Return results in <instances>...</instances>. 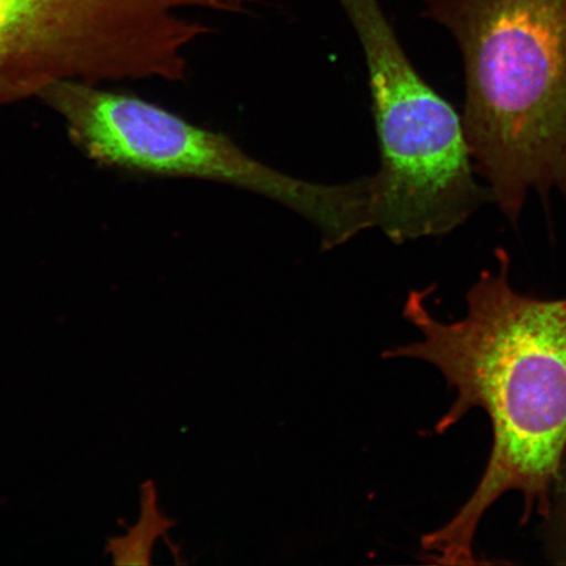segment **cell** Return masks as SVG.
I'll list each match as a JSON object with an SVG mask.
<instances>
[{
    "mask_svg": "<svg viewBox=\"0 0 566 566\" xmlns=\"http://www.w3.org/2000/svg\"><path fill=\"white\" fill-rule=\"evenodd\" d=\"M457 41L480 179L512 226L531 195L566 207V0H423Z\"/></svg>",
    "mask_w": 566,
    "mask_h": 566,
    "instance_id": "obj_2",
    "label": "cell"
},
{
    "mask_svg": "<svg viewBox=\"0 0 566 566\" xmlns=\"http://www.w3.org/2000/svg\"><path fill=\"white\" fill-rule=\"evenodd\" d=\"M254 0H0V70L116 60L132 74L182 80L186 49L210 28L181 15L242 13Z\"/></svg>",
    "mask_w": 566,
    "mask_h": 566,
    "instance_id": "obj_5",
    "label": "cell"
},
{
    "mask_svg": "<svg viewBox=\"0 0 566 566\" xmlns=\"http://www.w3.org/2000/svg\"><path fill=\"white\" fill-rule=\"evenodd\" d=\"M363 48L379 146L373 229L396 244L442 238L485 203L462 112L423 80L379 0H338Z\"/></svg>",
    "mask_w": 566,
    "mask_h": 566,
    "instance_id": "obj_3",
    "label": "cell"
},
{
    "mask_svg": "<svg viewBox=\"0 0 566 566\" xmlns=\"http://www.w3.org/2000/svg\"><path fill=\"white\" fill-rule=\"evenodd\" d=\"M497 260V271L481 273L467 293L460 321H437L423 306L424 293H410L405 317L423 339L384 353L433 365L455 389L438 434L478 408L492 424L491 457L476 490L449 523L422 537L431 564H479L476 531L502 495L522 494L523 522L534 513L549 516L566 459V298L520 293L504 248Z\"/></svg>",
    "mask_w": 566,
    "mask_h": 566,
    "instance_id": "obj_1",
    "label": "cell"
},
{
    "mask_svg": "<svg viewBox=\"0 0 566 566\" xmlns=\"http://www.w3.org/2000/svg\"><path fill=\"white\" fill-rule=\"evenodd\" d=\"M69 117L96 158L137 171L224 184L266 198L314 226L324 251L370 228L364 179L322 184L265 165L223 133L138 97L75 92Z\"/></svg>",
    "mask_w": 566,
    "mask_h": 566,
    "instance_id": "obj_4",
    "label": "cell"
},
{
    "mask_svg": "<svg viewBox=\"0 0 566 566\" xmlns=\"http://www.w3.org/2000/svg\"><path fill=\"white\" fill-rule=\"evenodd\" d=\"M562 485V500L560 504H558V514H557V549L556 556L562 558V563H566V476L564 481L560 480L557 483Z\"/></svg>",
    "mask_w": 566,
    "mask_h": 566,
    "instance_id": "obj_7",
    "label": "cell"
},
{
    "mask_svg": "<svg viewBox=\"0 0 566 566\" xmlns=\"http://www.w3.org/2000/svg\"><path fill=\"white\" fill-rule=\"evenodd\" d=\"M139 502L140 514L136 525L127 527L125 535L106 542L105 554L115 565H151L155 543L176 525L161 513L157 486L153 481L142 484Z\"/></svg>",
    "mask_w": 566,
    "mask_h": 566,
    "instance_id": "obj_6",
    "label": "cell"
}]
</instances>
